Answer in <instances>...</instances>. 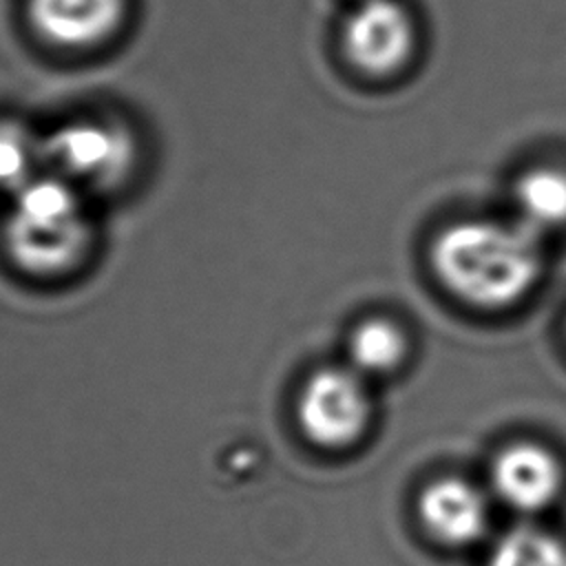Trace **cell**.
<instances>
[{"label":"cell","instance_id":"6da1fadb","mask_svg":"<svg viewBox=\"0 0 566 566\" xmlns=\"http://www.w3.org/2000/svg\"><path fill=\"white\" fill-rule=\"evenodd\" d=\"M539 237L522 223L455 221L438 232L429 263L440 285L478 310H504L522 301L542 274Z\"/></svg>","mask_w":566,"mask_h":566},{"label":"cell","instance_id":"7a4b0ae2","mask_svg":"<svg viewBox=\"0 0 566 566\" xmlns=\"http://www.w3.org/2000/svg\"><path fill=\"white\" fill-rule=\"evenodd\" d=\"M91 241V217L71 181L38 175L11 195L4 248L22 272L42 279L69 274L86 259Z\"/></svg>","mask_w":566,"mask_h":566},{"label":"cell","instance_id":"3957f363","mask_svg":"<svg viewBox=\"0 0 566 566\" xmlns=\"http://www.w3.org/2000/svg\"><path fill=\"white\" fill-rule=\"evenodd\" d=\"M371 418L367 378L345 367L316 369L301 387L296 420L316 447L338 451L354 444Z\"/></svg>","mask_w":566,"mask_h":566},{"label":"cell","instance_id":"277c9868","mask_svg":"<svg viewBox=\"0 0 566 566\" xmlns=\"http://www.w3.org/2000/svg\"><path fill=\"white\" fill-rule=\"evenodd\" d=\"M135 159V144L126 128L106 122H73L42 142V161L53 175L82 186L106 188L119 184Z\"/></svg>","mask_w":566,"mask_h":566},{"label":"cell","instance_id":"5b68a950","mask_svg":"<svg viewBox=\"0 0 566 566\" xmlns=\"http://www.w3.org/2000/svg\"><path fill=\"white\" fill-rule=\"evenodd\" d=\"M413 20L398 0H365L345 22L349 60L367 73L396 71L413 49Z\"/></svg>","mask_w":566,"mask_h":566},{"label":"cell","instance_id":"8992f818","mask_svg":"<svg viewBox=\"0 0 566 566\" xmlns=\"http://www.w3.org/2000/svg\"><path fill=\"white\" fill-rule=\"evenodd\" d=\"M562 464L542 444H509L491 464V489L495 497L524 515L551 506L562 491Z\"/></svg>","mask_w":566,"mask_h":566},{"label":"cell","instance_id":"52a82bcc","mask_svg":"<svg viewBox=\"0 0 566 566\" xmlns=\"http://www.w3.org/2000/svg\"><path fill=\"white\" fill-rule=\"evenodd\" d=\"M418 517L440 544H475L489 528V500L469 480L447 475L429 482L418 497Z\"/></svg>","mask_w":566,"mask_h":566},{"label":"cell","instance_id":"ba28073f","mask_svg":"<svg viewBox=\"0 0 566 566\" xmlns=\"http://www.w3.org/2000/svg\"><path fill=\"white\" fill-rule=\"evenodd\" d=\"M124 0H31L38 31L57 44L82 46L108 35L122 18Z\"/></svg>","mask_w":566,"mask_h":566},{"label":"cell","instance_id":"9c48e42d","mask_svg":"<svg viewBox=\"0 0 566 566\" xmlns=\"http://www.w3.org/2000/svg\"><path fill=\"white\" fill-rule=\"evenodd\" d=\"M517 223L533 234L566 226V170L537 166L522 172L513 186Z\"/></svg>","mask_w":566,"mask_h":566},{"label":"cell","instance_id":"30bf717a","mask_svg":"<svg viewBox=\"0 0 566 566\" xmlns=\"http://www.w3.org/2000/svg\"><path fill=\"white\" fill-rule=\"evenodd\" d=\"M407 354L402 329L387 318H369L354 327L347 343V365L363 378L394 371Z\"/></svg>","mask_w":566,"mask_h":566},{"label":"cell","instance_id":"8fae6325","mask_svg":"<svg viewBox=\"0 0 566 566\" xmlns=\"http://www.w3.org/2000/svg\"><path fill=\"white\" fill-rule=\"evenodd\" d=\"M486 566H566V542L535 524H520L500 535Z\"/></svg>","mask_w":566,"mask_h":566},{"label":"cell","instance_id":"7c38bea8","mask_svg":"<svg viewBox=\"0 0 566 566\" xmlns=\"http://www.w3.org/2000/svg\"><path fill=\"white\" fill-rule=\"evenodd\" d=\"M38 161H42V144H38L27 128L2 122L0 124V190L13 195L33 177H38Z\"/></svg>","mask_w":566,"mask_h":566}]
</instances>
